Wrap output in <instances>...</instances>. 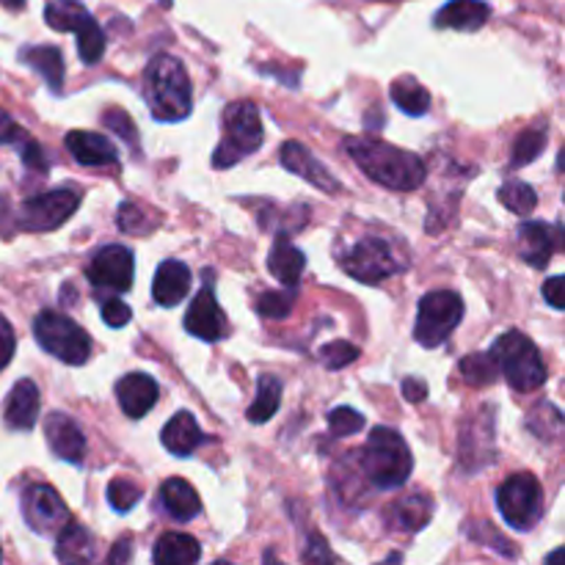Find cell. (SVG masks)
<instances>
[{
  "mask_svg": "<svg viewBox=\"0 0 565 565\" xmlns=\"http://www.w3.org/2000/svg\"><path fill=\"white\" fill-rule=\"evenodd\" d=\"M345 149L359 169L390 191H417L428 177L423 158L408 149L375 141V138H345Z\"/></svg>",
  "mask_w": 565,
  "mask_h": 565,
  "instance_id": "1",
  "label": "cell"
},
{
  "mask_svg": "<svg viewBox=\"0 0 565 565\" xmlns=\"http://www.w3.org/2000/svg\"><path fill=\"white\" fill-rule=\"evenodd\" d=\"M143 94L158 121H182L191 116L193 88L185 66L174 55H154L143 75Z\"/></svg>",
  "mask_w": 565,
  "mask_h": 565,
  "instance_id": "2",
  "label": "cell"
},
{
  "mask_svg": "<svg viewBox=\"0 0 565 565\" xmlns=\"http://www.w3.org/2000/svg\"><path fill=\"white\" fill-rule=\"evenodd\" d=\"M412 469L414 458L406 439L397 430L384 428V425L373 428L362 456V472L367 483L379 491L397 489L412 478Z\"/></svg>",
  "mask_w": 565,
  "mask_h": 565,
  "instance_id": "3",
  "label": "cell"
},
{
  "mask_svg": "<svg viewBox=\"0 0 565 565\" xmlns=\"http://www.w3.org/2000/svg\"><path fill=\"white\" fill-rule=\"evenodd\" d=\"M263 147V116L248 99L230 103L221 116V141L213 154L215 169H230Z\"/></svg>",
  "mask_w": 565,
  "mask_h": 565,
  "instance_id": "4",
  "label": "cell"
},
{
  "mask_svg": "<svg viewBox=\"0 0 565 565\" xmlns=\"http://www.w3.org/2000/svg\"><path fill=\"white\" fill-rule=\"evenodd\" d=\"M491 356H494L497 367L505 375L511 390L530 395L546 384L544 359H541L535 342L522 331H508V334L497 337L494 345H491Z\"/></svg>",
  "mask_w": 565,
  "mask_h": 565,
  "instance_id": "5",
  "label": "cell"
},
{
  "mask_svg": "<svg viewBox=\"0 0 565 565\" xmlns=\"http://www.w3.org/2000/svg\"><path fill=\"white\" fill-rule=\"evenodd\" d=\"M33 337H36V342L50 356H55L64 364H72V367H81L92 356V337H88V331H83L75 320H70L61 312H53V309H44V312L36 315Z\"/></svg>",
  "mask_w": 565,
  "mask_h": 565,
  "instance_id": "6",
  "label": "cell"
},
{
  "mask_svg": "<svg viewBox=\"0 0 565 565\" xmlns=\"http://www.w3.org/2000/svg\"><path fill=\"white\" fill-rule=\"evenodd\" d=\"M463 320V301L452 290H436L423 296L417 309L414 340L423 348H439L450 340L452 331Z\"/></svg>",
  "mask_w": 565,
  "mask_h": 565,
  "instance_id": "7",
  "label": "cell"
},
{
  "mask_svg": "<svg viewBox=\"0 0 565 565\" xmlns=\"http://www.w3.org/2000/svg\"><path fill=\"white\" fill-rule=\"evenodd\" d=\"M497 508L508 527L533 530L544 513V489H541L539 478L530 472L511 475L497 489Z\"/></svg>",
  "mask_w": 565,
  "mask_h": 565,
  "instance_id": "8",
  "label": "cell"
},
{
  "mask_svg": "<svg viewBox=\"0 0 565 565\" xmlns=\"http://www.w3.org/2000/svg\"><path fill=\"white\" fill-rule=\"evenodd\" d=\"M340 265L351 279L362 281V285H379V281L390 279L397 270H403V263L397 259L392 243L379 235H364L362 241L353 243L342 254Z\"/></svg>",
  "mask_w": 565,
  "mask_h": 565,
  "instance_id": "9",
  "label": "cell"
},
{
  "mask_svg": "<svg viewBox=\"0 0 565 565\" xmlns=\"http://www.w3.org/2000/svg\"><path fill=\"white\" fill-rule=\"evenodd\" d=\"M83 202V193L75 188H53V191L36 193L25 199L17 213L14 230L25 232H53L72 218Z\"/></svg>",
  "mask_w": 565,
  "mask_h": 565,
  "instance_id": "10",
  "label": "cell"
},
{
  "mask_svg": "<svg viewBox=\"0 0 565 565\" xmlns=\"http://www.w3.org/2000/svg\"><path fill=\"white\" fill-rule=\"evenodd\" d=\"M86 276L97 290L127 292L132 287V276H136V257L130 248L119 246V243L103 246L88 263Z\"/></svg>",
  "mask_w": 565,
  "mask_h": 565,
  "instance_id": "11",
  "label": "cell"
},
{
  "mask_svg": "<svg viewBox=\"0 0 565 565\" xmlns=\"http://www.w3.org/2000/svg\"><path fill=\"white\" fill-rule=\"evenodd\" d=\"M22 516H25L28 527L39 535L58 533L70 522L64 500L47 483H33L22 491Z\"/></svg>",
  "mask_w": 565,
  "mask_h": 565,
  "instance_id": "12",
  "label": "cell"
},
{
  "mask_svg": "<svg viewBox=\"0 0 565 565\" xmlns=\"http://www.w3.org/2000/svg\"><path fill=\"white\" fill-rule=\"evenodd\" d=\"M185 331L188 334L199 337L204 342H218L230 334V323H226V315L221 309L218 298H215L213 287V274H204L202 290L193 296L191 307H188L185 315Z\"/></svg>",
  "mask_w": 565,
  "mask_h": 565,
  "instance_id": "13",
  "label": "cell"
},
{
  "mask_svg": "<svg viewBox=\"0 0 565 565\" xmlns=\"http://www.w3.org/2000/svg\"><path fill=\"white\" fill-rule=\"evenodd\" d=\"M519 248H522V259L530 268L544 270L552 263V254L561 252L563 246V230L561 224L550 226L544 221H527L519 226Z\"/></svg>",
  "mask_w": 565,
  "mask_h": 565,
  "instance_id": "14",
  "label": "cell"
},
{
  "mask_svg": "<svg viewBox=\"0 0 565 565\" xmlns=\"http://www.w3.org/2000/svg\"><path fill=\"white\" fill-rule=\"evenodd\" d=\"M44 439H47L50 452L61 461L81 463L86 456V436H83L81 425L64 412H53L44 419Z\"/></svg>",
  "mask_w": 565,
  "mask_h": 565,
  "instance_id": "15",
  "label": "cell"
},
{
  "mask_svg": "<svg viewBox=\"0 0 565 565\" xmlns=\"http://www.w3.org/2000/svg\"><path fill=\"white\" fill-rule=\"evenodd\" d=\"M279 160H281V166H285L287 171H292L296 177L307 180L309 185H315L318 191H326V193L340 191V182L331 177V171L326 169V166L320 163V160L315 158V154L309 152L307 147H303V143L287 141L285 147H281Z\"/></svg>",
  "mask_w": 565,
  "mask_h": 565,
  "instance_id": "16",
  "label": "cell"
},
{
  "mask_svg": "<svg viewBox=\"0 0 565 565\" xmlns=\"http://www.w3.org/2000/svg\"><path fill=\"white\" fill-rule=\"evenodd\" d=\"M66 152L77 160L81 166H92V169H114L119 166V152L114 143L99 132L88 130H72L66 132Z\"/></svg>",
  "mask_w": 565,
  "mask_h": 565,
  "instance_id": "17",
  "label": "cell"
},
{
  "mask_svg": "<svg viewBox=\"0 0 565 565\" xmlns=\"http://www.w3.org/2000/svg\"><path fill=\"white\" fill-rule=\"evenodd\" d=\"M158 381L147 373H130L116 384V401H119L121 412L130 419L147 417L154 408V403H158Z\"/></svg>",
  "mask_w": 565,
  "mask_h": 565,
  "instance_id": "18",
  "label": "cell"
},
{
  "mask_svg": "<svg viewBox=\"0 0 565 565\" xmlns=\"http://www.w3.org/2000/svg\"><path fill=\"white\" fill-rule=\"evenodd\" d=\"M39 386L31 379H22L11 386V392L6 395L3 403V423L11 430H31L36 425L39 417Z\"/></svg>",
  "mask_w": 565,
  "mask_h": 565,
  "instance_id": "19",
  "label": "cell"
},
{
  "mask_svg": "<svg viewBox=\"0 0 565 565\" xmlns=\"http://www.w3.org/2000/svg\"><path fill=\"white\" fill-rule=\"evenodd\" d=\"M430 519H434V500L428 494H423V491L401 497L386 511V524L392 530H397V533H419L423 527H428Z\"/></svg>",
  "mask_w": 565,
  "mask_h": 565,
  "instance_id": "20",
  "label": "cell"
},
{
  "mask_svg": "<svg viewBox=\"0 0 565 565\" xmlns=\"http://www.w3.org/2000/svg\"><path fill=\"white\" fill-rule=\"evenodd\" d=\"M191 290V270L180 259H166L152 281V298L160 307H177Z\"/></svg>",
  "mask_w": 565,
  "mask_h": 565,
  "instance_id": "21",
  "label": "cell"
},
{
  "mask_svg": "<svg viewBox=\"0 0 565 565\" xmlns=\"http://www.w3.org/2000/svg\"><path fill=\"white\" fill-rule=\"evenodd\" d=\"M491 6L483 0H450L441 6L436 14V28H450V31H480L489 22Z\"/></svg>",
  "mask_w": 565,
  "mask_h": 565,
  "instance_id": "22",
  "label": "cell"
},
{
  "mask_svg": "<svg viewBox=\"0 0 565 565\" xmlns=\"http://www.w3.org/2000/svg\"><path fill=\"white\" fill-rule=\"evenodd\" d=\"M160 441H163V447L171 456L185 458L191 456L196 447H202L204 441H207V436L202 434V428H199L196 417H193L191 412H177L174 417L169 419V425L163 428Z\"/></svg>",
  "mask_w": 565,
  "mask_h": 565,
  "instance_id": "23",
  "label": "cell"
},
{
  "mask_svg": "<svg viewBox=\"0 0 565 565\" xmlns=\"http://www.w3.org/2000/svg\"><path fill=\"white\" fill-rule=\"evenodd\" d=\"M160 505L163 511L169 513L171 519L177 522H191L202 513V500H199L196 489H193L188 480L182 478H169L163 486H160V494H158Z\"/></svg>",
  "mask_w": 565,
  "mask_h": 565,
  "instance_id": "24",
  "label": "cell"
},
{
  "mask_svg": "<svg viewBox=\"0 0 565 565\" xmlns=\"http://www.w3.org/2000/svg\"><path fill=\"white\" fill-rule=\"evenodd\" d=\"M303 268H307V257H303V252H298V248L290 243V237H287L285 232H279L274 246H270L268 270L285 287H298V279H301Z\"/></svg>",
  "mask_w": 565,
  "mask_h": 565,
  "instance_id": "25",
  "label": "cell"
},
{
  "mask_svg": "<svg viewBox=\"0 0 565 565\" xmlns=\"http://www.w3.org/2000/svg\"><path fill=\"white\" fill-rule=\"evenodd\" d=\"M202 557V546L193 535L166 533L160 535L152 550V561L158 565H191Z\"/></svg>",
  "mask_w": 565,
  "mask_h": 565,
  "instance_id": "26",
  "label": "cell"
},
{
  "mask_svg": "<svg viewBox=\"0 0 565 565\" xmlns=\"http://www.w3.org/2000/svg\"><path fill=\"white\" fill-rule=\"evenodd\" d=\"M22 61L47 81L50 92H61V86H64V55H61L58 47H53V44L25 47L22 50Z\"/></svg>",
  "mask_w": 565,
  "mask_h": 565,
  "instance_id": "27",
  "label": "cell"
},
{
  "mask_svg": "<svg viewBox=\"0 0 565 565\" xmlns=\"http://www.w3.org/2000/svg\"><path fill=\"white\" fill-rule=\"evenodd\" d=\"M55 557L61 563H88L94 561V539L81 524H70L58 530V544H55Z\"/></svg>",
  "mask_w": 565,
  "mask_h": 565,
  "instance_id": "28",
  "label": "cell"
},
{
  "mask_svg": "<svg viewBox=\"0 0 565 565\" xmlns=\"http://www.w3.org/2000/svg\"><path fill=\"white\" fill-rule=\"evenodd\" d=\"M390 97L408 116H425L430 110V94L417 77H401V81L392 83Z\"/></svg>",
  "mask_w": 565,
  "mask_h": 565,
  "instance_id": "29",
  "label": "cell"
},
{
  "mask_svg": "<svg viewBox=\"0 0 565 565\" xmlns=\"http://www.w3.org/2000/svg\"><path fill=\"white\" fill-rule=\"evenodd\" d=\"M88 20H92V14H88V9L81 0H53V3H47V9H44V22H47L53 31L75 33L81 31Z\"/></svg>",
  "mask_w": 565,
  "mask_h": 565,
  "instance_id": "30",
  "label": "cell"
},
{
  "mask_svg": "<svg viewBox=\"0 0 565 565\" xmlns=\"http://www.w3.org/2000/svg\"><path fill=\"white\" fill-rule=\"evenodd\" d=\"M279 406H281V381L274 379V375H263V379L257 381V397H254V403L246 412L248 423H257V425L268 423V419L279 412Z\"/></svg>",
  "mask_w": 565,
  "mask_h": 565,
  "instance_id": "31",
  "label": "cell"
},
{
  "mask_svg": "<svg viewBox=\"0 0 565 565\" xmlns=\"http://www.w3.org/2000/svg\"><path fill=\"white\" fill-rule=\"evenodd\" d=\"M546 138H550V132H546V125L544 127H530V130H524L522 136L516 138V143H513V154H511L513 169H522V166L539 160L541 152L546 149Z\"/></svg>",
  "mask_w": 565,
  "mask_h": 565,
  "instance_id": "32",
  "label": "cell"
},
{
  "mask_svg": "<svg viewBox=\"0 0 565 565\" xmlns=\"http://www.w3.org/2000/svg\"><path fill=\"white\" fill-rule=\"evenodd\" d=\"M461 375L472 386H489L500 379V367H497L494 356L489 353H469V356L461 359Z\"/></svg>",
  "mask_w": 565,
  "mask_h": 565,
  "instance_id": "33",
  "label": "cell"
},
{
  "mask_svg": "<svg viewBox=\"0 0 565 565\" xmlns=\"http://www.w3.org/2000/svg\"><path fill=\"white\" fill-rule=\"evenodd\" d=\"M75 36H77V55H81L83 64L88 66L97 64L105 53V44H108L105 42V31L99 28V22L92 17L81 31H75Z\"/></svg>",
  "mask_w": 565,
  "mask_h": 565,
  "instance_id": "34",
  "label": "cell"
},
{
  "mask_svg": "<svg viewBox=\"0 0 565 565\" xmlns=\"http://www.w3.org/2000/svg\"><path fill=\"white\" fill-rule=\"evenodd\" d=\"M527 428L533 430L539 439H557V434L563 430V414L555 403H541L533 408V414L527 417Z\"/></svg>",
  "mask_w": 565,
  "mask_h": 565,
  "instance_id": "35",
  "label": "cell"
},
{
  "mask_svg": "<svg viewBox=\"0 0 565 565\" xmlns=\"http://www.w3.org/2000/svg\"><path fill=\"white\" fill-rule=\"evenodd\" d=\"M500 202L505 204L511 213L516 215H530L539 204V196H535L533 188L522 180H508L505 185L500 188Z\"/></svg>",
  "mask_w": 565,
  "mask_h": 565,
  "instance_id": "36",
  "label": "cell"
},
{
  "mask_svg": "<svg viewBox=\"0 0 565 565\" xmlns=\"http://www.w3.org/2000/svg\"><path fill=\"white\" fill-rule=\"evenodd\" d=\"M141 500V489L132 480L116 478L108 483V502L116 513H127L138 505Z\"/></svg>",
  "mask_w": 565,
  "mask_h": 565,
  "instance_id": "37",
  "label": "cell"
},
{
  "mask_svg": "<svg viewBox=\"0 0 565 565\" xmlns=\"http://www.w3.org/2000/svg\"><path fill=\"white\" fill-rule=\"evenodd\" d=\"M292 303H296V287H290L287 292H263L257 301V312L263 315V318H274V320H281L290 315Z\"/></svg>",
  "mask_w": 565,
  "mask_h": 565,
  "instance_id": "38",
  "label": "cell"
},
{
  "mask_svg": "<svg viewBox=\"0 0 565 565\" xmlns=\"http://www.w3.org/2000/svg\"><path fill=\"white\" fill-rule=\"evenodd\" d=\"M116 224H119V230L127 232V235H147V232H152L154 226H158V221H147V213H143L138 204L125 202L119 204Z\"/></svg>",
  "mask_w": 565,
  "mask_h": 565,
  "instance_id": "39",
  "label": "cell"
},
{
  "mask_svg": "<svg viewBox=\"0 0 565 565\" xmlns=\"http://www.w3.org/2000/svg\"><path fill=\"white\" fill-rule=\"evenodd\" d=\"M318 356H320V362L326 364V370H342V367H348L351 362H356L359 348L351 345V342H345V340H337V342H329V345H323V351H320Z\"/></svg>",
  "mask_w": 565,
  "mask_h": 565,
  "instance_id": "40",
  "label": "cell"
},
{
  "mask_svg": "<svg viewBox=\"0 0 565 565\" xmlns=\"http://www.w3.org/2000/svg\"><path fill=\"white\" fill-rule=\"evenodd\" d=\"M329 428L337 439H342V436H353L364 428V417L356 412V408L337 406L334 412L329 414Z\"/></svg>",
  "mask_w": 565,
  "mask_h": 565,
  "instance_id": "41",
  "label": "cell"
},
{
  "mask_svg": "<svg viewBox=\"0 0 565 565\" xmlns=\"http://www.w3.org/2000/svg\"><path fill=\"white\" fill-rule=\"evenodd\" d=\"M103 121L108 125V130H114L119 138H127V143H130L132 149H138V132L136 127H132V119L125 114V110H105Z\"/></svg>",
  "mask_w": 565,
  "mask_h": 565,
  "instance_id": "42",
  "label": "cell"
},
{
  "mask_svg": "<svg viewBox=\"0 0 565 565\" xmlns=\"http://www.w3.org/2000/svg\"><path fill=\"white\" fill-rule=\"evenodd\" d=\"M17 147H20L22 163H25L28 169L39 171V174H47V171H50V160H47V154H44L42 143H36V141H31V138H25V141L17 143Z\"/></svg>",
  "mask_w": 565,
  "mask_h": 565,
  "instance_id": "43",
  "label": "cell"
},
{
  "mask_svg": "<svg viewBox=\"0 0 565 565\" xmlns=\"http://www.w3.org/2000/svg\"><path fill=\"white\" fill-rule=\"evenodd\" d=\"M103 320L110 329H125L132 320V309L121 298H105L103 301Z\"/></svg>",
  "mask_w": 565,
  "mask_h": 565,
  "instance_id": "44",
  "label": "cell"
},
{
  "mask_svg": "<svg viewBox=\"0 0 565 565\" xmlns=\"http://www.w3.org/2000/svg\"><path fill=\"white\" fill-rule=\"evenodd\" d=\"M14 348H17L14 329H11L9 320L0 315V370L11 362V356H14Z\"/></svg>",
  "mask_w": 565,
  "mask_h": 565,
  "instance_id": "45",
  "label": "cell"
},
{
  "mask_svg": "<svg viewBox=\"0 0 565 565\" xmlns=\"http://www.w3.org/2000/svg\"><path fill=\"white\" fill-rule=\"evenodd\" d=\"M25 138V130H22L6 110H0V143H14L17 147V143H22Z\"/></svg>",
  "mask_w": 565,
  "mask_h": 565,
  "instance_id": "46",
  "label": "cell"
},
{
  "mask_svg": "<svg viewBox=\"0 0 565 565\" xmlns=\"http://www.w3.org/2000/svg\"><path fill=\"white\" fill-rule=\"evenodd\" d=\"M544 298L550 301L552 309H563L565 307V279H563V276H552V279L546 281Z\"/></svg>",
  "mask_w": 565,
  "mask_h": 565,
  "instance_id": "47",
  "label": "cell"
},
{
  "mask_svg": "<svg viewBox=\"0 0 565 565\" xmlns=\"http://www.w3.org/2000/svg\"><path fill=\"white\" fill-rule=\"evenodd\" d=\"M309 550L303 552V561H309V563H331L334 561V555H331L329 552V546H326V541L323 539H318V535H309Z\"/></svg>",
  "mask_w": 565,
  "mask_h": 565,
  "instance_id": "48",
  "label": "cell"
},
{
  "mask_svg": "<svg viewBox=\"0 0 565 565\" xmlns=\"http://www.w3.org/2000/svg\"><path fill=\"white\" fill-rule=\"evenodd\" d=\"M403 397L408 403H423L428 397V384L423 379H406L403 381Z\"/></svg>",
  "mask_w": 565,
  "mask_h": 565,
  "instance_id": "49",
  "label": "cell"
},
{
  "mask_svg": "<svg viewBox=\"0 0 565 565\" xmlns=\"http://www.w3.org/2000/svg\"><path fill=\"white\" fill-rule=\"evenodd\" d=\"M132 557V541L130 539H121L119 544L110 550L108 555V563H127Z\"/></svg>",
  "mask_w": 565,
  "mask_h": 565,
  "instance_id": "50",
  "label": "cell"
},
{
  "mask_svg": "<svg viewBox=\"0 0 565 565\" xmlns=\"http://www.w3.org/2000/svg\"><path fill=\"white\" fill-rule=\"evenodd\" d=\"M0 6H6L9 11H20L25 6V0H0Z\"/></svg>",
  "mask_w": 565,
  "mask_h": 565,
  "instance_id": "51",
  "label": "cell"
},
{
  "mask_svg": "<svg viewBox=\"0 0 565 565\" xmlns=\"http://www.w3.org/2000/svg\"><path fill=\"white\" fill-rule=\"evenodd\" d=\"M0 557H3V555H0Z\"/></svg>",
  "mask_w": 565,
  "mask_h": 565,
  "instance_id": "52",
  "label": "cell"
}]
</instances>
